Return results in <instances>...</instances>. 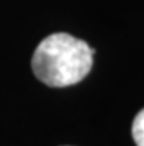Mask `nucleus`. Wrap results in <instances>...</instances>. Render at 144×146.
<instances>
[{
    "mask_svg": "<svg viewBox=\"0 0 144 146\" xmlns=\"http://www.w3.org/2000/svg\"><path fill=\"white\" fill-rule=\"evenodd\" d=\"M93 55L94 49L85 41L66 33H55L36 47L31 68L49 87H68L87 77L93 66Z\"/></svg>",
    "mask_w": 144,
    "mask_h": 146,
    "instance_id": "f257e3e1",
    "label": "nucleus"
},
{
    "mask_svg": "<svg viewBox=\"0 0 144 146\" xmlns=\"http://www.w3.org/2000/svg\"><path fill=\"white\" fill-rule=\"evenodd\" d=\"M132 139L137 146H144V109L135 115L132 121Z\"/></svg>",
    "mask_w": 144,
    "mask_h": 146,
    "instance_id": "f03ea898",
    "label": "nucleus"
}]
</instances>
